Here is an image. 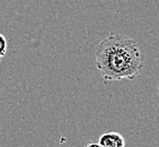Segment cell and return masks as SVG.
<instances>
[{"mask_svg":"<svg viewBox=\"0 0 159 147\" xmlns=\"http://www.w3.org/2000/svg\"><path fill=\"white\" fill-rule=\"evenodd\" d=\"M96 68L105 82L135 79L144 67L143 53L133 39L112 33L95 49Z\"/></svg>","mask_w":159,"mask_h":147,"instance_id":"obj_1","label":"cell"},{"mask_svg":"<svg viewBox=\"0 0 159 147\" xmlns=\"http://www.w3.org/2000/svg\"><path fill=\"white\" fill-rule=\"evenodd\" d=\"M98 144L102 147H123L124 146V138L121 134L116 131L105 132L99 137Z\"/></svg>","mask_w":159,"mask_h":147,"instance_id":"obj_2","label":"cell"},{"mask_svg":"<svg viewBox=\"0 0 159 147\" xmlns=\"http://www.w3.org/2000/svg\"><path fill=\"white\" fill-rule=\"evenodd\" d=\"M7 40L2 34L0 33V60L6 55L7 53Z\"/></svg>","mask_w":159,"mask_h":147,"instance_id":"obj_3","label":"cell"},{"mask_svg":"<svg viewBox=\"0 0 159 147\" xmlns=\"http://www.w3.org/2000/svg\"><path fill=\"white\" fill-rule=\"evenodd\" d=\"M86 147H102V146L99 144H98V143H92V144L87 145Z\"/></svg>","mask_w":159,"mask_h":147,"instance_id":"obj_4","label":"cell"},{"mask_svg":"<svg viewBox=\"0 0 159 147\" xmlns=\"http://www.w3.org/2000/svg\"><path fill=\"white\" fill-rule=\"evenodd\" d=\"M123 147H125V146H123Z\"/></svg>","mask_w":159,"mask_h":147,"instance_id":"obj_5","label":"cell"}]
</instances>
